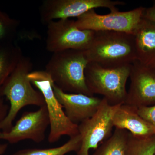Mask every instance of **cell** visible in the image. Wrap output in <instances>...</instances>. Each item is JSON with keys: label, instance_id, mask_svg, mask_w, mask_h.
<instances>
[{"label": "cell", "instance_id": "cell-1", "mask_svg": "<svg viewBox=\"0 0 155 155\" xmlns=\"http://www.w3.org/2000/svg\"><path fill=\"white\" fill-rule=\"evenodd\" d=\"M32 67L31 58L23 55L0 88V96L5 97L10 103L8 115L0 122V131L2 132L11 130L13 121L22 108L28 105L40 107L45 105L41 93L34 88L28 78Z\"/></svg>", "mask_w": 155, "mask_h": 155}, {"label": "cell", "instance_id": "cell-2", "mask_svg": "<svg viewBox=\"0 0 155 155\" xmlns=\"http://www.w3.org/2000/svg\"><path fill=\"white\" fill-rule=\"evenodd\" d=\"M84 51L88 62L106 68H116L137 61L133 35L114 31H94Z\"/></svg>", "mask_w": 155, "mask_h": 155}, {"label": "cell", "instance_id": "cell-3", "mask_svg": "<svg viewBox=\"0 0 155 155\" xmlns=\"http://www.w3.org/2000/svg\"><path fill=\"white\" fill-rule=\"evenodd\" d=\"M88 63L84 51L67 50L53 53L45 71L63 91L94 96L85 82L84 71Z\"/></svg>", "mask_w": 155, "mask_h": 155}, {"label": "cell", "instance_id": "cell-4", "mask_svg": "<svg viewBox=\"0 0 155 155\" xmlns=\"http://www.w3.org/2000/svg\"><path fill=\"white\" fill-rule=\"evenodd\" d=\"M131 64L116 68H106L89 62L84 71L85 82L92 94H100L111 105L125 103L126 85Z\"/></svg>", "mask_w": 155, "mask_h": 155}, {"label": "cell", "instance_id": "cell-5", "mask_svg": "<svg viewBox=\"0 0 155 155\" xmlns=\"http://www.w3.org/2000/svg\"><path fill=\"white\" fill-rule=\"evenodd\" d=\"M28 78L44 97L50 120L49 142H56L62 136H69L70 137L78 134V125L72 123L66 116L64 108L55 96L53 82L47 72L45 71L31 72Z\"/></svg>", "mask_w": 155, "mask_h": 155}, {"label": "cell", "instance_id": "cell-6", "mask_svg": "<svg viewBox=\"0 0 155 155\" xmlns=\"http://www.w3.org/2000/svg\"><path fill=\"white\" fill-rule=\"evenodd\" d=\"M145 10V8L140 7L129 11H118L100 15L92 9L77 17L75 24L81 30L118 31L133 35L143 18Z\"/></svg>", "mask_w": 155, "mask_h": 155}, {"label": "cell", "instance_id": "cell-7", "mask_svg": "<svg viewBox=\"0 0 155 155\" xmlns=\"http://www.w3.org/2000/svg\"><path fill=\"white\" fill-rule=\"evenodd\" d=\"M121 104L111 105L102 98L96 113L78 125L81 144L80 149L76 152L77 155H89L90 150L96 149L100 143L110 137L114 127L113 116Z\"/></svg>", "mask_w": 155, "mask_h": 155}, {"label": "cell", "instance_id": "cell-8", "mask_svg": "<svg viewBox=\"0 0 155 155\" xmlns=\"http://www.w3.org/2000/svg\"><path fill=\"white\" fill-rule=\"evenodd\" d=\"M47 25L46 48L53 53L70 49L85 51L94 35V31L77 28L75 20L70 19L54 20Z\"/></svg>", "mask_w": 155, "mask_h": 155}, {"label": "cell", "instance_id": "cell-9", "mask_svg": "<svg viewBox=\"0 0 155 155\" xmlns=\"http://www.w3.org/2000/svg\"><path fill=\"white\" fill-rule=\"evenodd\" d=\"M125 2L112 0H45L39 8L42 23L47 25L51 21L80 17L97 8H107L110 12L118 11L117 6Z\"/></svg>", "mask_w": 155, "mask_h": 155}, {"label": "cell", "instance_id": "cell-10", "mask_svg": "<svg viewBox=\"0 0 155 155\" xmlns=\"http://www.w3.org/2000/svg\"><path fill=\"white\" fill-rule=\"evenodd\" d=\"M50 120L46 105L36 111L25 112L15 125L7 132L0 131V139L11 144L31 140L37 143L44 140Z\"/></svg>", "mask_w": 155, "mask_h": 155}, {"label": "cell", "instance_id": "cell-11", "mask_svg": "<svg viewBox=\"0 0 155 155\" xmlns=\"http://www.w3.org/2000/svg\"><path fill=\"white\" fill-rule=\"evenodd\" d=\"M130 83L124 104L138 108L155 104V69L137 61L131 64Z\"/></svg>", "mask_w": 155, "mask_h": 155}, {"label": "cell", "instance_id": "cell-12", "mask_svg": "<svg viewBox=\"0 0 155 155\" xmlns=\"http://www.w3.org/2000/svg\"><path fill=\"white\" fill-rule=\"evenodd\" d=\"M52 87L55 96L64 109L66 116L76 125L93 116L102 101V98L97 97L65 92L54 83Z\"/></svg>", "mask_w": 155, "mask_h": 155}, {"label": "cell", "instance_id": "cell-13", "mask_svg": "<svg viewBox=\"0 0 155 155\" xmlns=\"http://www.w3.org/2000/svg\"><path fill=\"white\" fill-rule=\"evenodd\" d=\"M133 35L137 61L155 69V23L143 18Z\"/></svg>", "mask_w": 155, "mask_h": 155}, {"label": "cell", "instance_id": "cell-14", "mask_svg": "<svg viewBox=\"0 0 155 155\" xmlns=\"http://www.w3.org/2000/svg\"><path fill=\"white\" fill-rule=\"evenodd\" d=\"M137 108L125 104L120 105L113 116L114 127L127 130L137 137L155 135L154 129L139 115Z\"/></svg>", "mask_w": 155, "mask_h": 155}, {"label": "cell", "instance_id": "cell-15", "mask_svg": "<svg viewBox=\"0 0 155 155\" xmlns=\"http://www.w3.org/2000/svg\"><path fill=\"white\" fill-rule=\"evenodd\" d=\"M22 56L21 48L14 41L0 44V88Z\"/></svg>", "mask_w": 155, "mask_h": 155}, {"label": "cell", "instance_id": "cell-16", "mask_svg": "<svg viewBox=\"0 0 155 155\" xmlns=\"http://www.w3.org/2000/svg\"><path fill=\"white\" fill-rule=\"evenodd\" d=\"M129 135L127 130L115 128L110 137L101 143L92 155H127Z\"/></svg>", "mask_w": 155, "mask_h": 155}, {"label": "cell", "instance_id": "cell-17", "mask_svg": "<svg viewBox=\"0 0 155 155\" xmlns=\"http://www.w3.org/2000/svg\"><path fill=\"white\" fill-rule=\"evenodd\" d=\"M81 144V137L78 133L70 137L67 143L60 147L47 149H25L11 155H65L72 152H77Z\"/></svg>", "mask_w": 155, "mask_h": 155}, {"label": "cell", "instance_id": "cell-18", "mask_svg": "<svg viewBox=\"0 0 155 155\" xmlns=\"http://www.w3.org/2000/svg\"><path fill=\"white\" fill-rule=\"evenodd\" d=\"M155 135L146 137L132 135L130 133L127 155H154Z\"/></svg>", "mask_w": 155, "mask_h": 155}, {"label": "cell", "instance_id": "cell-19", "mask_svg": "<svg viewBox=\"0 0 155 155\" xmlns=\"http://www.w3.org/2000/svg\"><path fill=\"white\" fill-rule=\"evenodd\" d=\"M20 22L11 18L0 9V44L14 42Z\"/></svg>", "mask_w": 155, "mask_h": 155}, {"label": "cell", "instance_id": "cell-20", "mask_svg": "<svg viewBox=\"0 0 155 155\" xmlns=\"http://www.w3.org/2000/svg\"><path fill=\"white\" fill-rule=\"evenodd\" d=\"M137 112L155 130V104L148 107H140L137 108Z\"/></svg>", "mask_w": 155, "mask_h": 155}, {"label": "cell", "instance_id": "cell-21", "mask_svg": "<svg viewBox=\"0 0 155 155\" xmlns=\"http://www.w3.org/2000/svg\"><path fill=\"white\" fill-rule=\"evenodd\" d=\"M143 18L155 23V4L147 8H145Z\"/></svg>", "mask_w": 155, "mask_h": 155}, {"label": "cell", "instance_id": "cell-22", "mask_svg": "<svg viewBox=\"0 0 155 155\" xmlns=\"http://www.w3.org/2000/svg\"><path fill=\"white\" fill-rule=\"evenodd\" d=\"M9 110L8 106L4 103L2 97L0 96V122L5 118Z\"/></svg>", "mask_w": 155, "mask_h": 155}, {"label": "cell", "instance_id": "cell-23", "mask_svg": "<svg viewBox=\"0 0 155 155\" xmlns=\"http://www.w3.org/2000/svg\"><path fill=\"white\" fill-rule=\"evenodd\" d=\"M8 144H0V155H3L8 148Z\"/></svg>", "mask_w": 155, "mask_h": 155}, {"label": "cell", "instance_id": "cell-24", "mask_svg": "<svg viewBox=\"0 0 155 155\" xmlns=\"http://www.w3.org/2000/svg\"></svg>", "mask_w": 155, "mask_h": 155}, {"label": "cell", "instance_id": "cell-25", "mask_svg": "<svg viewBox=\"0 0 155 155\" xmlns=\"http://www.w3.org/2000/svg\"></svg>", "mask_w": 155, "mask_h": 155}]
</instances>
